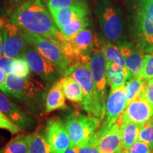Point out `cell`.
<instances>
[{
	"label": "cell",
	"instance_id": "6",
	"mask_svg": "<svg viewBox=\"0 0 153 153\" xmlns=\"http://www.w3.org/2000/svg\"><path fill=\"white\" fill-rule=\"evenodd\" d=\"M101 120L91 115L73 112L66 118L65 126L72 145L80 146L100 127Z\"/></svg>",
	"mask_w": 153,
	"mask_h": 153
},
{
	"label": "cell",
	"instance_id": "42",
	"mask_svg": "<svg viewBox=\"0 0 153 153\" xmlns=\"http://www.w3.org/2000/svg\"><path fill=\"white\" fill-rule=\"evenodd\" d=\"M120 153H130V152H128V151L126 150H122V152Z\"/></svg>",
	"mask_w": 153,
	"mask_h": 153
},
{
	"label": "cell",
	"instance_id": "35",
	"mask_svg": "<svg viewBox=\"0 0 153 153\" xmlns=\"http://www.w3.org/2000/svg\"><path fill=\"white\" fill-rule=\"evenodd\" d=\"M130 153H151L150 145L142 141H137L126 150Z\"/></svg>",
	"mask_w": 153,
	"mask_h": 153
},
{
	"label": "cell",
	"instance_id": "18",
	"mask_svg": "<svg viewBox=\"0 0 153 153\" xmlns=\"http://www.w3.org/2000/svg\"><path fill=\"white\" fill-rule=\"evenodd\" d=\"M0 111L22 130H26L31 126V119L1 92H0Z\"/></svg>",
	"mask_w": 153,
	"mask_h": 153
},
{
	"label": "cell",
	"instance_id": "37",
	"mask_svg": "<svg viewBox=\"0 0 153 153\" xmlns=\"http://www.w3.org/2000/svg\"><path fill=\"white\" fill-rule=\"evenodd\" d=\"M145 96L149 103L153 106V79L149 80L145 88Z\"/></svg>",
	"mask_w": 153,
	"mask_h": 153
},
{
	"label": "cell",
	"instance_id": "27",
	"mask_svg": "<svg viewBox=\"0 0 153 153\" xmlns=\"http://www.w3.org/2000/svg\"><path fill=\"white\" fill-rule=\"evenodd\" d=\"M147 80L141 76H132L131 79L126 82L125 87L128 104L135 98L146 87Z\"/></svg>",
	"mask_w": 153,
	"mask_h": 153
},
{
	"label": "cell",
	"instance_id": "24",
	"mask_svg": "<svg viewBox=\"0 0 153 153\" xmlns=\"http://www.w3.org/2000/svg\"><path fill=\"white\" fill-rule=\"evenodd\" d=\"M29 153H51L45 131H37L30 134Z\"/></svg>",
	"mask_w": 153,
	"mask_h": 153
},
{
	"label": "cell",
	"instance_id": "36",
	"mask_svg": "<svg viewBox=\"0 0 153 153\" xmlns=\"http://www.w3.org/2000/svg\"><path fill=\"white\" fill-rule=\"evenodd\" d=\"M14 59L3 56L0 58V69L7 74H12Z\"/></svg>",
	"mask_w": 153,
	"mask_h": 153
},
{
	"label": "cell",
	"instance_id": "23",
	"mask_svg": "<svg viewBox=\"0 0 153 153\" xmlns=\"http://www.w3.org/2000/svg\"><path fill=\"white\" fill-rule=\"evenodd\" d=\"M89 16L72 21V22L68 23V24H66L60 30V37L59 41H70L74 36L77 35L80 31L87 28V26H89Z\"/></svg>",
	"mask_w": 153,
	"mask_h": 153
},
{
	"label": "cell",
	"instance_id": "10",
	"mask_svg": "<svg viewBox=\"0 0 153 153\" xmlns=\"http://www.w3.org/2000/svg\"><path fill=\"white\" fill-rule=\"evenodd\" d=\"M145 88L128 104L125 111L116 123L120 125L126 122H131L143 126L153 117V106L146 98Z\"/></svg>",
	"mask_w": 153,
	"mask_h": 153
},
{
	"label": "cell",
	"instance_id": "28",
	"mask_svg": "<svg viewBox=\"0 0 153 153\" xmlns=\"http://www.w3.org/2000/svg\"><path fill=\"white\" fill-rule=\"evenodd\" d=\"M137 141L147 143L153 150V117L141 127Z\"/></svg>",
	"mask_w": 153,
	"mask_h": 153
},
{
	"label": "cell",
	"instance_id": "3",
	"mask_svg": "<svg viewBox=\"0 0 153 153\" xmlns=\"http://www.w3.org/2000/svg\"><path fill=\"white\" fill-rule=\"evenodd\" d=\"M0 91L14 99L26 103H32L44 97L45 87L41 80L30 74L26 77L9 74H7L4 85L0 87Z\"/></svg>",
	"mask_w": 153,
	"mask_h": 153
},
{
	"label": "cell",
	"instance_id": "12",
	"mask_svg": "<svg viewBox=\"0 0 153 153\" xmlns=\"http://www.w3.org/2000/svg\"><path fill=\"white\" fill-rule=\"evenodd\" d=\"M3 55L9 58L22 57L27 42L21 33V28L12 23H6L2 28Z\"/></svg>",
	"mask_w": 153,
	"mask_h": 153
},
{
	"label": "cell",
	"instance_id": "14",
	"mask_svg": "<svg viewBox=\"0 0 153 153\" xmlns=\"http://www.w3.org/2000/svg\"><path fill=\"white\" fill-rule=\"evenodd\" d=\"M45 134L51 153H62L72 145L65 124L60 120L51 118L48 120Z\"/></svg>",
	"mask_w": 153,
	"mask_h": 153
},
{
	"label": "cell",
	"instance_id": "16",
	"mask_svg": "<svg viewBox=\"0 0 153 153\" xmlns=\"http://www.w3.org/2000/svg\"><path fill=\"white\" fill-rule=\"evenodd\" d=\"M99 150L100 153H120L123 150L120 134V126L116 123L108 129L100 128Z\"/></svg>",
	"mask_w": 153,
	"mask_h": 153
},
{
	"label": "cell",
	"instance_id": "40",
	"mask_svg": "<svg viewBox=\"0 0 153 153\" xmlns=\"http://www.w3.org/2000/svg\"><path fill=\"white\" fill-rule=\"evenodd\" d=\"M7 74H6L3 70H1V69H0V87H1L5 82L6 79H7Z\"/></svg>",
	"mask_w": 153,
	"mask_h": 153
},
{
	"label": "cell",
	"instance_id": "1",
	"mask_svg": "<svg viewBox=\"0 0 153 153\" xmlns=\"http://www.w3.org/2000/svg\"><path fill=\"white\" fill-rule=\"evenodd\" d=\"M9 22L30 33L58 41L59 31L51 14L41 0H27L11 14Z\"/></svg>",
	"mask_w": 153,
	"mask_h": 153
},
{
	"label": "cell",
	"instance_id": "9",
	"mask_svg": "<svg viewBox=\"0 0 153 153\" xmlns=\"http://www.w3.org/2000/svg\"><path fill=\"white\" fill-rule=\"evenodd\" d=\"M28 62L30 70L48 83L55 82L61 75L60 70L40 54L36 50L27 44L22 55Z\"/></svg>",
	"mask_w": 153,
	"mask_h": 153
},
{
	"label": "cell",
	"instance_id": "20",
	"mask_svg": "<svg viewBox=\"0 0 153 153\" xmlns=\"http://www.w3.org/2000/svg\"><path fill=\"white\" fill-rule=\"evenodd\" d=\"M67 108L65 96L60 79L54 82L48 91L45 99V109L47 113H51L53 111L65 109Z\"/></svg>",
	"mask_w": 153,
	"mask_h": 153
},
{
	"label": "cell",
	"instance_id": "7",
	"mask_svg": "<svg viewBox=\"0 0 153 153\" xmlns=\"http://www.w3.org/2000/svg\"><path fill=\"white\" fill-rule=\"evenodd\" d=\"M97 39L92 31L87 28L70 41H59L58 43L70 64L73 65L76 62H89L90 61Z\"/></svg>",
	"mask_w": 153,
	"mask_h": 153
},
{
	"label": "cell",
	"instance_id": "29",
	"mask_svg": "<svg viewBox=\"0 0 153 153\" xmlns=\"http://www.w3.org/2000/svg\"><path fill=\"white\" fill-rule=\"evenodd\" d=\"M98 131L79 146V153H100L99 150Z\"/></svg>",
	"mask_w": 153,
	"mask_h": 153
},
{
	"label": "cell",
	"instance_id": "21",
	"mask_svg": "<svg viewBox=\"0 0 153 153\" xmlns=\"http://www.w3.org/2000/svg\"><path fill=\"white\" fill-rule=\"evenodd\" d=\"M60 82L65 98L74 103L82 104L84 96L82 88L78 82L69 75H63Z\"/></svg>",
	"mask_w": 153,
	"mask_h": 153
},
{
	"label": "cell",
	"instance_id": "4",
	"mask_svg": "<svg viewBox=\"0 0 153 153\" xmlns=\"http://www.w3.org/2000/svg\"><path fill=\"white\" fill-rule=\"evenodd\" d=\"M21 33L28 45L50 62L55 65L62 75L71 65L68 57L63 53L60 44L56 41L26 31L21 28Z\"/></svg>",
	"mask_w": 153,
	"mask_h": 153
},
{
	"label": "cell",
	"instance_id": "38",
	"mask_svg": "<svg viewBox=\"0 0 153 153\" xmlns=\"http://www.w3.org/2000/svg\"><path fill=\"white\" fill-rule=\"evenodd\" d=\"M62 153H79V146L71 145L65 150L63 151Z\"/></svg>",
	"mask_w": 153,
	"mask_h": 153
},
{
	"label": "cell",
	"instance_id": "30",
	"mask_svg": "<svg viewBox=\"0 0 153 153\" xmlns=\"http://www.w3.org/2000/svg\"><path fill=\"white\" fill-rule=\"evenodd\" d=\"M22 1L23 0H0V18L4 19L9 15L11 16Z\"/></svg>",
	"mask_w": 153,
	"mask_h": 153
},
{
	"label": "cell",
	"instance_id": "31",
	"mask_svg": "<svg viewBox=\"0 0 153 153\" xmlns=\"http://www.w3.org/2000/svg\"><path fill=\"white\" fill-rule=\"evenodd\" d=\"M12 74L20 77H26L30 74V67L24 58L18 57L14 59Z\"/></svg>",
	"mask_w": 153,
	"mask_h": 153
},
{
	"label": "cell",
	"instance_id": "32",
	"mask_svg": "<svg viewBox=\"0 0 153 153\" xmlns=\"http://www.w3.org/2000/svg\"><path fill=\"white\" fill-rule=\"evenodd\" d=\"M83 1H85V0H48L46 2V5L51 13L58 9L70 7Z\"/></svg>",
	"mask_w": 153,
	"mask_h": 153
},
{
	"label": "cell",
	"instance_id": "19",
	"mask_svg": "<svg viewBox=\"0 0 153 153\" xmlns=\"http://www.w3.org/2000/svg\"><path fill=\"white\" fill-rule=\"evenodd\" d=\"M106 77L111 90H114L124 87L126 82L132 77V74L128 69L107 61Z\"/></svg>",
	"mask_w": 153,
	"mask_h": 153
},
{
	"label": "cell",
	"instance_id": "17",
	"mask_svg": "<svg viewBox=\"0 0 153 153\" xmlns=\"http://www.w3.org/2000/svg\"><path fill=\"white\" fill-rule=\"evenodd\" d=\"M59 30L72 21L89 16V9L85 1L62 8L51 13Z\"/></svg>",
	"mask_w": 153,
	"mask_h": 153
},
{
	"label": "cell",
	"instance_id": "8",
	"mask_svg": "<svg viewBox=\"0 0 153 153\" xmlns=\"http://www.w3.org/2000/svg\"><path fill=\"white\" fill-rule=\"evenodd\" d=\"M95 10L105 37L109 41H120L123 34V22L120 9L106 0H101Z\"/></svg>",
	"mask_w": 153,
	"mask_h": 153
},
{
	"label": "cell",
	"instance_id": "44",
	"mask_svg": "<svg viewBox=\"0 0 153 153\" xmlns=\"http://www.w3.org/2000/svg\"><path fill=\"white\" fill-rule=\"evenodd\" d=\"M0 153H2V152H0Z\"/></svg>",
	"mask_w": 153,
	"mask_h": 153
},
{
	"label": "cell",
	"instance_id": "13",
	"mask_svg": "<svg viewBox=\"0 0 153 153\" xmlns=\"http://www.w3.org/2000/svg\"><path fill=\"white\" fill-rule=\"evenodd\" d=\"M127 97L125 87L111 90L106 101V120L100 128L108 129L117 122L127 108Z\"/></svg>",
	"mask_w": 153,
	"mask_h": 153
},
{
	"label": "cell",
	"instance_id": "33",
	"mask_svg": "<svg viewBox=\"0 0 153 153\" xmlns=\"http://www.w3.org/2000/svg\"><path fill=\"white\" fill-rule=\"evenodd\" d=\"M140 76L146 80L153 79V54H148L144 56Z\"/></svg>",
	"mask_w": 153,
	"mask_h": 153
},
{
	"label": "cell",
	"instance_id": "34",
	"mask_svg": "<svg viewBox=\"0 0 153 153\" xmlns=\"http://www.w3.org/2000/svg\"><path fill=\"white\" fill-rule=\"evenodd\" d=\"M0 128L7 130L11 134H16L22 131V129L19 128L18 126L15 125L11 120H9L1 111H0Z\"/></svg>",
	"mask_w": 153,
	"mask_h": 153
},
{
	"label": "cell",
	"instance_id": "5",
	"mask_svg": "<svg viewBox=\"0 0 153 153\" xmlns=\"http://www.w3.org/2000/svg\"><path fill=\"white\" fill-rule=\"evenodd\" d=\"M133 23L138 47L143 51L153 43V0H134Z\"/></svg>",
	"mask_w": 153,
	"mask_h": 153
},
{
	"label": "cell",
	"instance_id": "41",
	"mask_svg": "<svg viewBox=\"0 0 153 153\" xmlns=\"http://www.w3.org/2000/svg\"><path fill=\"white\" fill-rule=\"evenodd\" d=\"M143 51L148 53H150V54H153V43L152 45H150V46L145 48L143 50Z\"/></svg>",
	"mask_w": 153,
	"mask_h": 153
},
{
	"label": "cell",
	"instance_id": "39",
	"mask_svg": "<svg viewBox=\"0 0 153 153\" xmlns=\"http://www.w3.org/2000/svg\"><path fill=\"white\" fill-rule=\"evenodd\" d=\"M4 51V44H3V32L2 28H0V58L2 57Z\"/></svg>",
	"mask_w": 153,
	"mask_h": 153
},
{
	"label": "cell",
	"instance_id": "22",
	"mask_svg": "<svg viewBox=\"0 0 153 153\" xmlns=\"http://www.w3.org/2000/svg\"><path fill=\"white\" fill-rule=\"evenodd\" d=\"M119 126L122 147L123 150H127L137 141L140 130L142 126L131 122H126Z\"/></svg>",
	"mask_w": 153,
	"mask_h": 153
},
{
	"label": "cell",
	"instance_id": "43",
	"mask_svg": "<svg viewBox=\"0 0 153 153\" xmlns=\"http://www.w3.org/2000/svg\"><path fill=\"white\" fill-rule=\"evenodd\" d=\"M43 1H45V3H46V2H47V1H48V0H43Z\"/></svg>",
	"mask_w": 153,
	"mask_h": 153
},
{
	"label": "cell",
	"instance_id": "25",
	"mask_svg": "<svg viewBox=\"0 0 153 153\" xmlns=\"http://www.w3.org/2000/svg\"><path fill=\"white\" fill-rule=\"evenodd\" d=\"M29 135H20L12 140L0 150L2 153H29Z\"/></svg>",
	"mask_w": 153,
	"mask_h": 153
},
{
	"label": "cell",
	"instance_id": "26",
	"mask_svg": "<svg viewBox=\"0 0 153 153\" xmlns=\"http://www.w3.org/2000/svg\"><path fill=\"white\" fill-rule=\"evenodd\" d=\"M100 48L108 62L116 63L127 69L125 60L117 45L112 43L111 41H103L102 42L100 41Z\"/></svg>",
	"mask_w": 153,
	"mask_h": 153
},
{
	"label": "cell",
	"instance_id": "15",
	"mask_svg": "<svg viewBox=\"0 0 153 153\" xmlns=\"http://www.w3.org/2000/svg\"><path fill=\"white\" fill-rule=\"evenodd\" d=\"M116 45L125 60L126 68L132 76H140L144 60L141 51L137 49L135 45L128 41H117Z\"/></svg>",
	"mask_w": 153,
	"mask_h": 153
},
{
	"label": "cell",
	"instance_id": "11",
	"mask_svg": "<svg viewBox=\"0 0 153 153\" xmlns=\"http://www.w3.org/2000/svg\"><path fill=\"white\" fill-rule=\"evenodd\" d=\"M89 66L96 87L102 102L106 105L107 99V60L100 48V41L97 38L90 57Z\"/></svg>",
	"mask_w": 153,
	"mask_h": 153
},
{
	"label": "cell",
	"instance_id": "2",
	"mask_svg": "<svg viewBox=\"0 0 153 153\" xmlns=\"http://www.w3.org/2000/svg\"><path fill=\"white\" fill-rule=\"evenodd\" d=\"M64 75L71 76L80 85L83 92L82 107L91 116L102 120L105 116L106 105L99 97L89 62H76L71 65Z\"/></svg>",
	"mask_w": 153,
	"mask_h": 153
}]
</instances>
